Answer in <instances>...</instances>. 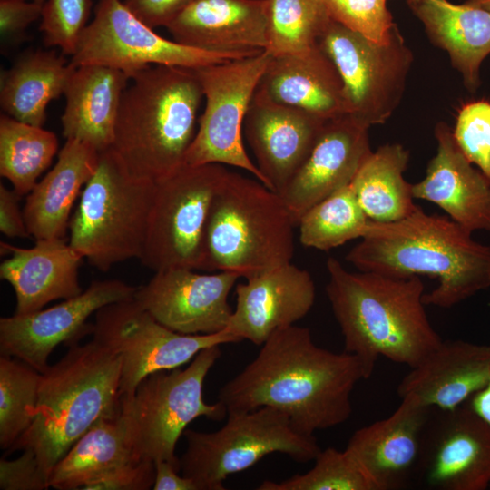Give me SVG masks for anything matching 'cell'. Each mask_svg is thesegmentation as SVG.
<instances>
[{"label":"cell","instance_id":"cell-1","mask_svg":"<svg viewBox=\"0 0 490 490\" xmlns=\"http://www.w3.org/2000/svg\"><path fill=\"white\" fill-rule=\"evenodd\" d=\"M365 379L358 358L315 344L308 328L276 330L256 358L220 389L218 401L230 412L273 407L299 432L314 436L345 423L351 394Z\"/></svg>","mask_w":490,"mask_h":490},{"label":"cell","instance_id":"cell-2","mask_svg":"<svg viewBox=\"0 0 490 490\" xmlns=\"http://www.w3.org/2000/svg\"><path fill=\"white\" fill-rule=\"evenodd\" d=\"M327 270L326 293L344 351L358 358L365 379L380 357L410 368L443 341L426 313L419 276L350 272L333 257Z\"/></svg>","mask_w":490,"mask_h":490},{"label":"cell","instance_id":"cell-3","mask_svg":"<svg viewBox=\"0 0 490 490\" xmlns=\"http://www.w3.org/2000/svg\"><path fill=\"white\" fill-rule=\"evenodd\" d=\"M471 234L450 218L417 206L399 220H369L346 260L360 271L436 278L438 285L424 294V303L451 308L490 287V246Z\"/></svg>","mask_w":490,"mask_h":490},{"label":"cell","instance_id":"cell-4","mask_svg":"<svg viewBox=\"0 0 490 490\" xmlns=\"http://www.w3.org/2000/svg\"><path fill=\"white\" fill-rule=\"evenodd\" d=\"M111 149L135 177L156 181L185 164L204 99L192 68L152 65L131 78Z\"/></svg>","mask_w":490,"mask_h":490},{"label":"cell","instance_id":"cell-5","mask_svg":"<svg viewBox=\"0 0 490 490\" xmlns=\"http://www.w3.org/2000/svg\"><path fill=\"white\" fill-rule=\"evenodd\" d=\"M41 373L34 419L8 453L32 450L49 475L72 446L121 397V358L93 338Z\"/></svg>","mask_w":490,"mask_h":490},{"label":"cell","instance_id":"cell-6","mask_svg":"<svg viewBox=\"0 0 490 490\" xmlns=\"http://www.w3.org/2000/svg\"><path fill=\"white\" fill-rule=\"evenodd\" d=\"M296 223L281 196L228 170L210 209L204 270L248 279L291 262Z\"/></svg>","mask_w":490,"mask_h":490},{"label":"cell","instance_id":"cell-7","mask_svg":"<svg viewBox=\"0 0 490 490\" xmlns=\"http://www.w3.org/2000/svg\"><path fill=\"white\" fill-rule=\"evenodd\" d=\"M154 181L133 176L110 148L81 192L69 222V244L101 271L141 258Z\"/></svg>","mask_w":490,"mask_h":490},{"label":"cell","instance_id":"cell-8","mask_svg":"<svg viewBox=\"0 0 490 490\" xmlns=\"http://www.w3.org/2000/svg\"><path fill=\"white\" fill-rule=\"evenodd\" d=\"M226 423L214 432L184 431L185 452L180 471L200 490H223L230 475L256 465L273 453L287 455L298 463L313 461L321 448L314 436L297 430L284 413L262 407L230 412Z\"/></svg>","mask_w":490,"mask_h":490},{"label":"cell","instance_id":"cell-9","mask_svg":"<svg viewBox=\"0 0 490 490\" xmlns=\"http://www.w3.org/2000/svg\"><path fill=\"white\" fill-rule=\"evenodd\" d=\"M228 170L222 164H184L154 181L141 262L153 271L204 270L205 232L213 196Z\"/></svg>","mask_w":490,"mask_h":490},{"label":"cell","instance_id":"cell-10","mask_svg":"<svg viewBox=\"0 0 490 490\" xmlns=\"http://www.w3.org/2000/svg\"><path fill=\"white\" fill-rule=\"evenodd\" d=\"M221 355L220 346L201 350L187 368L162 370L143 378L131 397H121L132 417L137 449L143 459L165 460L180 469L175 448L194 419L222 420L226 407L203 398L204 380Z\"/></svg>","mask_w":490,"mask_h":490},{"label":"cell","instance_id":"cell-11","mask_svg":"<svg viewBox=\"0 0 490 490\" xmlns=\"http://www.w3.org/2000/svg\"><path fill=\"white\" fill-rule=\"evenodd\" d=\"M271 54L266 50L247 57L195 68L205 108L185 164L218 163L240 168L267 186L250 159L242 140L246 113Z\"/></svg>","mask_w":490,"mask_h":490},{"label":"cell","instance_id":"cell-12","mask_svg":"<svg viewBox=\"0 0 490 490\" xmlns=\"http://www.w3.org/2000/svg\"><path fill=\"white\" fill-rule=\"evenodd\" d=\"M250 55L208 52L165 39L135 16L123 0H99L70 62L115 68L131 80L152 65L195 69Z\"/></svg>","mask_w":490,"mask_h":490},{"label":"cell","instance_id":"cell-13","mask_svg":"<svg viewBox=\"0 0 490 490\" xmlns=\"http://www.w3.org/2000/svg\"><path fill=\"white\" fill-rule=\"evenodd\" d=\"M318 45L341 77L348 113L368 127L385 122L399 103L413 61L399 32L381 44L331 20Z\"/></svg>","mask_w":490,"mask_h":490},{"label":"cell","instance_id":"cell-14","mask_svg":"<svg viewBox=\"0 0 490 490\" xmlns=\"http://www.w3.org/2000/svg\"><path fill=\"white\" fill-rule=\"evenodd\" d=\"M93 338L111 348L121 358L120 394L131 397L147 376L190 363L203 348L240 342L221 331L184 335L158 322L132 298L96 311Z\"/></svg>","mask_w":490,"mask_h":490},{"label":"cell","instance_id":"cell-15","mask_svg":"<svg viewBox=\"0 0 490 490\" xmlns=\"http://www.w3.org/2000/svg\"><path fill=\"white\" fill-rule=\"evenodd\" d=\"M415 481L428 489L485 490L490 485V426L468 405L432 408Z\"/></svg>","mask_w":490,"mask_h":490},{"label":"cell","instance_id":"cell-16","mask_svg":"<svg viewBox=\"0 0 490 490\" xmlns=\"http://www.w3.org/2000/svg\"><path fill=\"white\" fill-rule=\"evenodd\" d=\"M137 287L119 279L93 281L81 294L45 309L0 318V353L28 364L40 373L61 343L76 342L93 332L86 321L103 307L134 297Z\"/></svg>","mask_w":490,"mask_h":490},{"label":"cell","instance_id":"cell-17","mask_svg":"<svg viewBox=\"0 0 490 490\" xmlns=\"http://www.w3.org/2000/svg\"><path fill=\"white\" fill-rule=\"evenodd\" d=\"M195 270L172 268L155 271L137 287L134 299L158 322L184 335L223 331L233 309L229 294L239 275L220 271L201 274Z\"/></svg>","mask_w":490,"mask_h":490},{"label":"cell","instance_id":"cell-18","mask_svg":"<svg viewBox=\"0 0 490 490\" xmlns=\"http://www.w3.org/2000/svg\"><path fill=\"white\" fill-rule=\"evenodd\" d=\"M368 129L348 113L326 122L308 158L279 193L297 227L312 206L351 184L372 152Z\"/></svg>","mask_w":490,"mask_h":490},{"label":"cell","instance_id":"cell-19","mask_svg":"<svg viewBox=\"0 0 490 490\" xmlns=\"http://www.w3.org/2000/svg\"><path fill=\"white\" fill-rule=\"evenodd\" d=\"M236 304L226 333L261 346L276 330L303 318L316 299L309 271L291 262L246 279L236 286Z\"/></svg>","mask_w":490,"mask_h":490},{"label":"cell","instance_id":"cell-20","mask_svg":"<svg viewBox=\"0 0 490 490\" xmlns=\"http://www.w3.org/2000/svg\"><path fill=\"white\" fill-rule=\"evenodd\" d=\"M432 408L402 398L387 417L360 427L346 449L377 490H398L415 481L423 433Z\"/></svg>","mask_w":490,"mask_h":490},{"label":"cell","instance_id":"cell-21","mask_svg":"<svg viewBox=\"0 0 490 490\" xmlns=\"http://www.w3.org/2000/svg\"><path fill=\"white\" fill-rule=\"evenodd\" d=\"M328 120L253 94L243 132L267 187L279 193L310 153Z\"/></svg>","mask_w":490,"mask_h":490},{"label":"cell","instance_id":"cell-22","mask_svg":"<svg viewBox=\"0 0 490 490\" xmlns=\"http://www.w3.org/2000/svg\"><path fill=\"white\" fill-rule=\"evenodd\" d=\"M435 136L437 152L425 178L411 184L414 199L436 204L471 233L490 231V179L473 167L446 123L436 126Z\"/></svg>","mask_w":490,"mask_h":490},{"label":"cell","instance_id":"cell-23","mask_svg":"<svg viewBox=\"0 0 490 490\" xmlns=\"http://www.w3.org/2000/svg\"><path fill=\"white\" fill-rule=\"evenodd\" d=\"M267 0H194L166 27L177 43L218 53L266 50Z\"/></svg>","mask_w":490,"mask_h":490},{"label":"cell","instance_id":"cell-24","mask_svg":"<svg viewBox=\"0 0 490 490\" xmlns=\"http://www.w3.org/2000/svg\"><path fill=\"white\" fill-rule=\"evenodd\" d=\"M490 377V346L465 340H443L410 368L397 395L425 407L453 409L481 390Z\"/></svg>","mask_w":490,"mask_h":490},{"label":"cell","instance_id":"cell-25","mask_svg":"<svg viewBox=\"0 0 490 490\" xmlns=\"http://www.w3.org/2000/svg\"><path fill=\"white\" fill-rule=\"evenodd\" d=\"M0 251L10 255L0 265V278L15 291V314L32 313L83 291L79 282L83 257L65 239L38 240L32 248L1 241Z\"/></svg>","mask_w":490,"mask_h":490},{"label":"cell","instance_id":"cell-26","mask_svg":"<svg viewBox=\"0 0 490 490\" xmlns=\"http://www.w3.org/2000/svg\"><path fill=\"white\" fill-rule=\"evenodd\" d=\"M254 95L325 120L348 113L341 77L319 45L302 53L271 55Z\"/></svg>","mask_w":490,"mask_h":490},{"label":"cell","instance_id":"cell-27","mask_svg":"<svg viewBox=\"0 0 490 490\" xmlns=\"http://www.w3.org/2000/svg\"><path fill=\"white\" fill-rule=\"evenodd\" d=\"M130 81L115 68L99 64L76 66L64 92L63 136L86 142L99 152L110 149L122 96Z\"/></svg>","mask_w":490,"mask_h":490},{"label":"cell","instance_id":"cell-28","mask_svg":"<svg viewBox=\"0 0 490 490\" xmlns=\"http://www.w3.org/2000/svg\"><path fill=\"white\" fill-rule=\"evenodd\" d=\"M99 158L100 152L90 144L66 140L53 169L26 195L23 211L35 240L65 238L73 206L94 174Z\"/></svg>","mask_w":490,"mask_h":490},{"label":"cell","instance_id":"cell-29","mask_svg":"<svg viewBox=\"0 0 490 490\" xmlns=\"http://www.w3.org/2000/svg\"><path fill=\"white\" fill-rule=\"evenodd\" d=\"M141 459L132 417L120 397L115 408L99 418L55 465L50 487L83 489L105 472Z\"/></svg>","mask_w":490,"mask_h":490},{"label":"cell","instance_id":"cell-30","mask_svg":"<svg viewBox=\"0 0 490 490\" xmlns=\"http://www.w3.org/2000/svg\"><path fill=\"white\" fill-rule=\"evenodd\" d=\"M411 7L432 41L448 53L465 85L475 92L480 65L490 54V12L446 0H418Z\"/></svg>","mask_w":490,"mask_h":490},{"label":"cell","instance_id":"cell-31","mask_svg":"<svg viewBox=\"0 0 490 490\" xmlns=\"http://www.w3.org/2000/svg\"><path fill=\"white\" fill-rule=\"evenodd\" d=\"M55 50L24 52L0 74V105L5 114L43 127L49 103L64 94L75 69Z\"/></svg>","mask_w":490,"mask_h":490},{"label":"cell","instance_id":"cell-32","mask_svg":"<svg viewBox=\"0 0 490 490\" xmlns=\"http://www.w3.org/2000/svg\"><path fill=\"white\" fill-rule=\"evenodd\" d=\"M408 159L401 144L387 143L372 152L358 169L350 186L370 220H399L417 207L403 176Z\"/></svg>","mask_w":490,"mask_h":490},{"label":"cell","instance_id":"cell-33","mask_svg":"<svg viewBox=\"0 0 490 490\" xmlns=\"http://www.w3.org/2000/svg\"><path fill=\"white\" fill-rule=\"evenodd\" d=\"M57 151L53 132L1 114L0 175L21 197L33 190Z\"/></svg>","mask_w":490,"mask_h":490},{"label":"cell","instance_id":"cell-34","mask_svg":"<svg viewBox=\"0 0 490 490\" xmlns=\"http://www.w3.org/2000/svg\"><path fill=\"white\" fill-rule=\"evenodd\" d=\"M350 185L308 210L298 227L299 241L309 248L329 250L362 238L369 222Z\"/></svg>","mask_w":490,"mask_h":490},{"label":"cell","instance_id":"cell-35","mask_svg":"<svg viewBox=\"0 0 490 490\" xmlns=\"http://www.w3.org/2000/svg\"><path fill=\"white\" fill-rule=\"evenodd\" d=\"M266 51L302 53L318 45L331 22L325 0H267Z\"/></svg>","mask_w":490,"mask_h":490},{"label":"cell","instance_id":"cell-36","mask_svg":"<svg viewBox=\"0 0 490 490\" xmlns=\"http://www.w3.org/2000/svg\"><path fill=\"white\" fill-rule=\"evenodd\" d=\"M41 373L22 360L0 356V446L9 450L32 425Z\"/></svg>","mask_w":490,"mask_h":490},{"label":"cell","instance_id":"cell-37","mask_svg":"<svg viewBox=\"0 0 490 490\" xmlns=\"http://www.w3.org/2000/svg\"><path fill=\"white\" fill-rule=\"evenodd\" d=\"M304 474L281 482L264 480L259 490H377L357 459L345 448L321 449Z\"/></svg>","mask_w":490,"mask_h":490},{"label":"cell","instance_id":"cell-38","mask_svg":"<svg viewBox=\"0 0 490 490\" xmlns=\"http://www.w3.org/2000/svg\"><path fill=\"white\" fill-rule=\"evenodd\" d=\"M331 19L377 44H388L397 28L386 0H325Z\"/></svg>","mask_w":490,"mask_h":490},{"label":"cell","instance_id":"cell-39","mask_svg":"<svg viewBox=\"0 0 490 490\" xmlns=\"http://www.w3.org/2000/svg\"><path fill=\"white\" fill-rule=\"evenodd\" d=\"M92 0H47L43 6L39 30L47 47H58L73 55L88 24Z\"/></svg>","mask_w":490,"mask_h":490},{"label":"cell","instance_id":"cell-40","mask_svg":"<svg viewBox=\"0 0 490 490\" xmlns=\"http://www.w3.org/2000/svg\"><path fill=\"white\" fill-rule=\"evenodd\" d=\"M453 137L468 161L490 179V103L465 104L456 118Z\"/></svg>","mask_w":490,"mask_h":490},{"label":"cell","instance_id":"cell-41","mask_svg":"<svg viewBox=\"0 0 490 490\" xmlns=\"http://www.w3.org/2000/svg\"><path fill=\"white\" fill-rule=\"evenodd\" d=\"M49 478V475L43 469L32 450H23L15 459L0 460L2 490H44L51 488Z\"/></svg>","mask_w":490,"mask_h":490},{"label":"cell","instance_id":"cell-42","mask_svg":"<svg viewBox=\"0 0 490 490\" xmlns=\"http://www.w3.org/2000/svg\"><path fill=\"white\" fill-rule=\"evenodd\" d=\"M155 480V463L149 459L118 466L86 484L82 490H148Z\"/></svg>","mask_w":490,"mask_h":490},{"label":"cell","instance_id":"cell-43","mask_svg":"<svg viewBox=\"0 0 490 490\" xmlns=\"http://www.w3.org/2000/svg\"><path fill=\"white\" fill-rule=\"evenodd\" d=\"M43 6L26 0H0V34L2 48L19 44L28 26L41 19Z\"/></svg>","mask_w":490,"mask_h":490},{"label":"cell","instance_id":"cell-44","mask_svg":"<svg viewBox=\"0 0 490 490\" xmlns=\"http://www.w3.org/2000/svg\"><path fill=\"white\" fill-rule=\"evenodd\" d=\"M192 1L123 0V3L135 16L153 29L166 27Z\"/></svg>","mask_w":490,"mask_h":490},{"label":"cell","instance_id":"cell-45","mask_svg":"<svg viewBox=\"0 0 490 490\" xmlns=\"http://www.w3.org/2000/svg\"><path fill=\"white\" fill-rule=\"evenodd\" d=\"M20 198L14 189L0 184V231L10 239L30 237L24 211L19 206Z\"/></svg>","mask_w":490,"mask_h":490},{"label":"cell","instance_id":"cell-46","mask_svg":"<svg viewBox=\"0 0 490 490\" xmlns=\"http://www.w3.org/2000/svg\"><path fill=\"white\" fill-rule=\"evenodd\" d=\"M154 490H200L191 478L179 475L180 469L165 460L155 461Z\"/></svg>","mask_w":490,"mask_h":490},{"label":"cell","instance_id":"cell-47","mask_svg":"<svg viewBox=\"0 0 490 490\" xmlns=\"http://www.w3.org/2000/svg\"><path fill=\"white\" fill-rule=\"evenodd\" d=\"M467 403L490 426V377L486 385L472 396Z\"/></svg>","mask_w":490,"mask_h":490},{"label":"cell","instance_id":"cell-48","mask_svg":"<svg viewBox=\"0 0 490 490\" xmlns=\"http://www.w3.org/2000/svg\"><path fill=\"white\" fill-rule=\"evenodd\" d=\"M466 3L490 12V0H467Z\"/></svg>","mask_w":490,"mask_h":490},{"label":"cell","instance_id":"cell-49","mask_svg":"<svg viewBox=\"0 0 490 490\" xmlns=\"http://www.w3.org/2000/svg\"><path fill=\"white\" fill-rule=\"evenodd\" d=\"M26 1H31V2L37 3V4H39V5H44V3H45L47 0H26Z\"/></svg>","mask_w":490,"mask_h":490},{"label":"cell","instance_id":"cell-50","mask_svg":"<svg viewBox=\"0 0 490 490\" xmlns=\"http://www.w3.org/2000/svg\"><path fill=\"white\" fill-rule=\"evenodd\" d=\"M418 0H407V3L412 6L414 4H416Z\"/></svg>","mask_w":490,"mask_h":490}]
</instances>
